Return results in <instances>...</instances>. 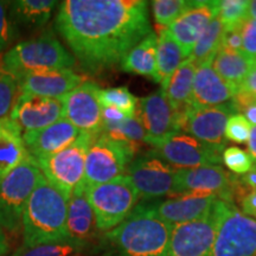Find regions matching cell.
Wrapping results in <instances>:
<instances>
[{
    "label": "cell",
    "instance_id": "41",
    "mask_svg": "<svg viewBox=\"0 0 256 256\" xmlns=\"http://www.w3.org/2000/svg\"><path fill=\"white\" fill-rule=\"evenodd\" d=\"M242 51L256 58V19L247 18L242 25Z\"/></svg>",
    "mask_w": 256,
    "mask_h": 256
},
{
    "label": "cell",
    "instance_id": "5",
    "mask_svg": "<svg viewBox=\"0 0 256 256\" xmlns=\"http://www.w3.org/2000/svg\"><path fill=\"white\" fill-rule=\"evenodd\" d=\"M136 151V144L113 139L104 133L95 138L86 158V186L110 183L124 177Z\"/></svg>",
    "mask_w": 256,
    "mask_h": 256
},
{
    "label": "cell",
    "instance_id": "20",
    "mask_svg": "<svg viewBox=\"0 0 256 256\" xmlns=\"http://www.w3.org/2000/svg\"><path fill=\"white\" fill-rule=\"evenodd\" d=\"M81 132L66 118L51 126L23 134L28 153L34 160L62 151L78 139Z\"/></svg>",
    "mask_w": 256,
    "mask_h": 256
},
{
    "label": "cell",
    "instance_id": "24",
    "mask_svg": "<svg viewBox=\"0 0 256 256\" xmlns=\"http://www.w3.org/2000/svg\"><path fill=\"white\" fill-rule=\"evenodd\" d=\"M28 156L22 128L11 118L0 119V182Z\"/></svg>",
    "mask_w": 256,
    "mask_h": 256
},
{
    "label": "cell",
    "instance_id": "12",
    "mask_svg": "<svg viewBox=\"0 0 256 256\" xmlns=\"http://www.w3.org/2000/svg\"><path fill=\"white\" fill-rule=\"evenodd\" d=\"M224 200H217L209 215L172 229L168 256H212Z\"/></svg>",
    "mask_w": 256,
    "mask_h": 256
},
{
    "label": "cell",
    "instance_id": "16",
    "mask_svg": "<svg viewBox=\"0 0 256 256\" xmlns=\"http://www.w3.org/2000/svg\"><path fill=\"white\" fill-rule=\"evenodd\" d=\"M183 113L176 110L170 104L162 89L140 98L136 114L145 128V142L153 145L170 136L182 132Z\"/></svg>",
    "mask_w": 256,
    "mask_h": 256
},
{
    "label": "cell",
    "instance_id": "40",
    "mask_svg": "<svg viewBox=\"0 0 256 256\" xmlns=\"http://www.w3.org/2000/svg\"><path fill=\"white\" fill-rule=\"evenodd\" d=\"M232 102L236 110L242 112V115L249 124L256 126V95L238 89Z\"/></svg>",
    "mask_w": 256,
    "mask_h": 256
},
{
    "label": "cell",
    "instance_id": "7",
    "mask_svg": "<svg viewBox=\"0 0 256 256\" xmlns=\"http://www.w3.org/2000/svg\"><path fill=\"white\" fill-rule=\"evenodd\" d=\"M94 140L95 136L81 133L66 148L36 160L46 180L68 198L76 188L86 185V158Z\"/></svg>",
    "mask_w": 256,
    "mask_h": 256
},
{
    "label": "cell",
    "instance_id": "32",
    "mask_svg": "<svg viewBox=\"0 0 256 256\" xmlns=\"http://www.w3.org/2000/svg\"><path fill=\"white\" fill-rule=\"evenodd\" d=\"M98 100L101 106H110L122 112L127 118L136 115L139 100L134 96L127 87L100 89Z\"/></svg>",
    "mask_w": 256,
    "mask_h": 256
},
{
    "label": "cell",
    "instance_id": "42",
    "mask_svg": "<svg viewBox=\"0 0 256 256\" xmlns=\"http://www.w3.org/2000/svg\"><path fill=\"white\" fill-rule=\"evenodd\" d=\"M222 49L242 51V26L223 28Z\"/></svg>",
    "mask_w": 256,
    "mask_h": 256
},
{
    "label": "cell",
    "instance_id": "27",
    "mask_svg": "<svg viewBox=\"0 0 256 256\" xmlns=\"http://www.w3.org/2000/svg\"><path fill=\"white\" fill-rule=\"evenodd\" d=\"M156 34L151 32L130 50L121 62L124 72L147 76L158 81L156 76Z\"/></svg>",
    "mask_w": 256,
    "mask_h": 256
},
{
    "label": "cell",
    "instance_id": "33",
    "mask_svg": "<svg viewBox=\"0 0 256 256\" xmlns=\"http://www.w3.org/2000/svg\"><path fill=\"white\" fill-rule=\"evenodd\" d=\"M192 5L188 0H156L152 2V12L156 25L168 28Z\"/></svg>",
    "mask_w": 256,
    "mask_h": 256
},
{
    "label": "cell",
    "instance_id": "13",
    "mask_svg": "<svg viewBox=\"0 0 256 256\" xmlns=\"http://www.w3.org/2000/svg\"><path fill=\"white\" fill-rule=\"evenodd\" d=\"M151 146L156 156L176 168L220 165L222 162V150L208 145L183 132L170 136Z\"/></svg>",
    "mask_w": 256,
    "mask_h": 256
},
{
    "label": "cell",
    "instance_id": "47",
    "mask_svg": "<svg viewBox=\"0 0 256 256\" xmlns=\"http://www.w3.org/2000/svg\"><path fill=\"white\" fill-rule=\"evenodd\" d=\"M248 150L249 154L252 156V159L256 160V126H252L250 130V136L248 139Z\"/></svg>",
    "mask_w": 256,
    "mask_h": 256
},
{
    "label": "cell",
    "instance_id": "22",
    "mask_svg": "<svg viewBox=\"0 0 256 256\" xmlns=\"http://www.w3.org/2000/svg\"><path fill=\"white\" fill-rule=\"evenodd\" d=\"M238 86L226 82L214 70L211 64L197 68L192 88V107H214L232 101Z\"/></svg>",
    "mask_w": 256,
    "mask_h": 256
},
{
    "label": "cell",
    "instance_id": "35",
    "mask_svg": "<svg viewBox=\"0 0 256 256\" xmlns=\"http://www.w3.org/2000/svg\"><path fill=\"white\" fill-rule=\"evenodd\" d=\"M250 2L246 0H223L218 2V18L223 28L242 26L248 18Z\"/></svg>",
    "mask_w": 256,
    "mask_h": 256
},
{
    "label": "cell",
    "instance_id": "46",
    "mask_svg": "<svg viewBox=\"0 0 256 256\" xmlns=\"http://www.w3.org/2000/svg\"><path fill=\"white\" fill-rule=\"evenodd\" d=\"M240 90L250 92V94L256 95V68L249 74L238 87Z\"/></svg>",
    "mask_w": 256,
    "mask_h": 256
},
{
    "label": "cell",
    "instance_id": "45",
    "mask_svg": "<svg viewBox=\"0 0 256 256\" xmlns=\"http://www.w3.org/2000/svg\"><path fill=\"white\" fill-rule=\"evenodd\" d=\"M240 182H241L243 186L247 188V190H249V188L256 190V162L255 164H252V168L249 170L247 174H243L240 178Z\"/></svg>",
    "mask_w": 256,
    "mask_h": 256
},
{
    "label": "cell",
    "instance_id": "51",
    "mask_svg": "<svg viewBox=\"0 0 256 256\" xmlns=\"http://www.w3.org/2000/svg\"><path fill=\"white\" fill-rule=\"evenodd\" d=\"M72 256H90V255H89V252H76V254H74Z\"/></svg>",
    "mask_w": 256,
    "mask_h": 256
},
{
    "label": "cell",
    "instance_id": "48",
    "mask_svg": "<svg viewBox=\"0 0 256 256\" xmlns=\"http://www.w3.org/2000/svg\"><path fill=\"white\" fill-rule=\"evenodd\" d=\"M10 252V243L4 230L0 228V256H6Z\"/></svg>",
    "mask_w": 256,
    "mask_h": 256
},
{
    "label": "cell",
    "instance_id": "49",
    "mask_svg": "<svg viewBox=\"0 0 256 256\" xmlns=\"http://www.w3.org/2000/svg\"><path fill=\"white\" fill-rule=\"evenodd\" d=\"M248 18L256 19V0H254V2H250V4H249Z\"/></svg>",
    "mask_w": 256,
    "mask_h": 256
},
{
    "label": "cell",
    "instance_id": "15",
    "mask_svg": "<svg viewBox=\"0 0 256 256\" xmlns=\"http://www.w3.org/2000/svg\"><path fill=\"white\" fill-rule=\"evenodd\" d=\"M98 88L94 82H83L60 98L64 118L81 133L98 138L104 133Z\"/></svg>",
    "mask_w": 256,
    "mask_h": 256
},
{
    "label": "cell",
    "instance_id": "26",
    "mask_svg": "<svg viewBox=\"0 0 256 256\" xmlns=\"http://www.w3.org/2000/svg\"><path fill=\"white\" fill-rule=\"evenodd\" d=\"M196 70L197 66L192 60L188 58L185 60L160 88L165 92L170 104L180 113H183L191 106L192 88H194Z\"/></svg>",
    "mask_w": 256,
    "mask_h": 256
},
{
    "label": "cell",
    "instance_id": "6",
    "mask_svg": "<svg viewBox=\"0 0 256 256\" xmlns=\"http://www.w3.org/2000/svg\"><path fill=\"white\" fill-rule=\"evenodd\" d=\"M86 194L101 232L120 226L136 209L140 198L126 176L110 183L86 186Z\"/></svg>",
    "mask_w": 256,
    "mask_h": 256
},
{
    "label": "cell",
    "instance_id": "44",
    "mask_svg": "<svg viewBox=\"0 0 256 256\" xmlns=\"http://www.w3.org/2000/svg\"><path fill=\"white\" fill-rule=\"evenodd\" d=\"M241 212L250 218H256V190L249 191L246 196L240 200Z\"/></svg>",
    "mask_w": 256,
    "mask_h": 256
},
{
    "label": "cell",
    "instance_id": "31",
    "mask_svg": "<svg viewBox=\"0 0 256 256\" xmlns=\"http://www.w3.org/2000/svg\"><path fill=\"white\" fill-rule=\"evenodd\" d=\"M88 248V246L69 238L60 242L44 243L34 247L22 246L11 256H72L76 252H87Z\"/></svg>",
    "mask_w": 256,
    "mask_h": 256
},
{
    "label": "cell",
    "instance_id": "11",
    "mask_svg": "<svg viewBox=\"0 0 256 256\" xmlns=\"http://www.w3.org/2000/svg\"><path fill=\"white\" fill-rule=\"evenodd\" d=\"M212 256H256V220L224 202Z\"/></svg>",
    "mask_w": 256,
    "mask_h": 256
},
{
    "label": "cell",
    "instance_id": "14",
    "mask_svg": "<svg viewBox=\"0 0 256 256\" xmlns=\"http://www.w3.org/2000/svg\"><path fill=\"white\" fill-rule=\"evenodd\" d=\"M238 114L232 101L214 107H190L182 116V132L224 151L226 126L229 118Z\"/></svg>",
    "mask_w": 256,
    "mask_h": 256
},
{
    "label": "cell",
    "instance_id": "34",
    "mask_svg": "<svg viewBox=\"0 0 256 256\" xmlns=\"http://www.w3.org/2000/svg\"><path fill=\"white\" fill-rule=\"evenodd\" d=\"M104 133L113 138V139L136 144V145H138V142L146 140L145 128H144L142 120L138 116V114L133 118H126L120 124L107 128L104 130Z\"/></svg>",
    "mask_w": 256,
    "mask_h": 256
},
{
    "label": "cell",
    "instance_id": "23",
    "mask_svg": "<svg viewBox=\"0 0 256 256\" xmlns=\"http://www.w3.org/2000/svg\"><path fill=\"white\" fill-rule=\"evenodd\" d=\"M83 81L82 76L72 69H62L32 74L22 78L18 82V87L24 94L60 98L82 84Z\"/></svg>",
    "mask_w": 256,
    "mask_h": 256
},
{
    "label": "cell",
    "instance_id": "17",
    "mask_svg": "<svg viewBox=\"0 0 256 256\" xmlns=\"http://www.w3.org/2000/svg\"><path fill=\"white\" fill-rule=\"evenodd\" d=\"M217 200L215 196L184 194L165 200H147L142 206L160 220L174 226L209 215Z\"/></svg>",
    "mask_w": 256,
    "mask_h": 256
},
{
    "label": "cell",
    "instance_id": "21",
    "mask_svg": "<svg viewBox=\"0 0 256 256\" xmlns=\"http://www.w3.org/2000/svg\"><path fill=\"white\" fill-rule=\"evenodd\" d=\"M66 229L70 240L84 246H94L98 241L100 230L96 224L94 211L89 203L86 185L76 188L68 202Z\"/></svg>",
    "mask_w": 256,
    "mask_h": 256
},
{
    "label": "cell",
    "instance_id": "9",
    "mask_svg": "<svg viewBox=\"0 0 256 256\" xmlns=\"http://www.w3.org/2000/svg\"><path fill=\"white\" fill-rule=\"evenodd\" d=\"M240 178L229 174L220 165H208L194 168H178L176 174V194H194L215 196L220 200L240 203L248 194Z\"/></svg>",
    "mask_w": 256,
    "mask_h": 256
},
{
    "label": "cell",
    "instance_id": "18",
    "mask_svg": "<svg viewBox=\"0 0 256 256\" xmlns=\"http://www.w3.org/2000/svg\"><path fill=\"white\" fill-rule=\"evenodd\" d=\"M10 118L26 133L51 126L63 119L64 112L60 98L22 92L12 107Z\"/></svg>",
    "mask_w": 256,
    "mask_h": 256
},
{
    "label": "cell",
    "instance_id": "43",
    "mask_svg": "<svg viewBox=\"0 0 256 256\" xmlns=\"http://www.w3.org/2000/svg\"><path fill=\"white\" fill-rule=\"evenodd\" d=\"M101 115L102 122H104V130L120 124L127 118L122 112L114 107H110V106H101Z\"/></svg>",
    "mask_w": 256,
    "mask_h": 256
},
{
    "label": "cell",
    "instance_id": "39",
    "mask_svg": "<svg viewBox=\"0 0 256 256\" xmlns=\"http://www.w3.org/2000/svg\"><path fill=\"white\" fill-rule=\"evenodd\" d=\"M8 5L10 2H0V51L8 49L19 34L18 28L10 17Z\"/></svg>",
    "mask_w": 256,
    "mask_h": 256
},
{
    "label": "cell",
    "instance_id": "10",
    "mask_svg": "<svg viewBox=\"0 0 256 256\" xmlns=\"http://www.w3.org/2000/svg\"><path fill=\"white\" fill-rule=\"evenodd\" d=\"M177 170L150 151L133 159L127 168L126 177L140 197L145 200H153L174 196Z\"/></svg>",
    "mask_w": 256,
    "mask_h": 256
},
{
    "label": "cell",
    "instance_id": "37",
    "mask_svg": "<svg viewBox=\"0 0 256 256\" xmlns=\"http://www.w3.org/2000/svg\"><path fill=\"white\" fill-rule=\"evenodd\" d=\"M224 165L235 174H246L254 164V159L249 152L236 146H229L223 151Z\"/></svg>",
    "mask_w": 256,
    "mask_h": 256
},
{
    "label": "cell",
    "instance_id": "1",
    "mask_svg": "<svg viewBox=\"0 0 256 256\" xmlns=\"http://www.w3.org/2000/svg\"><path fill=\"white\" fill-rule=\"evenodd\" d=\"M55 28L86 70L100 72L124 56L152 32L144 0H66Z\"/></svg>",
    "mask_w": 256,
    "mask_h": 256
},
{
    "label": "cell",
    "instance_id": "36",
    "mask_svg": "<svg viewBox=\"0 0 256 256\" xmlns=\"http://www.w3.org/2000/svg\"><path fill=\"white\" fill-rule=\"evenodd\" d=\"M18 82L14 76L5 72L0 66V119L11 113L17 100Z\"/></svg>",
    "mask_w": 256,
    "mask_h": 256
},
{
    "label": "cell",
    "instance_id": "29",
    "mask_svg": "<svg viewBox=\"0 0 256 256\" xmlns=\"http://www.w3.org/2000/svg\"><path fill=\"white\" fill-rule=\"evenodd\" d=\"M156 83L164 84L185 58L178 43L170 34L168 28H160L156 36Z\"/></svg>",
    "mask_w": 256,
    "mask_h": 256
},
{
    "label": "cell",
    "instance_id": "25",
    "mask_svg": "<svg viewBox=\"0 0 256 256\" xmlns=\"http://www.w3.org/2000/svg\"><path fill=\"white\" fill-rule=\"evenodd\" d=\"M58 2L55 0H17L8 5L10 17L16 26L36 30L46 26Z\"/></svg>",
    "mask_w": 256,
    "mask_h": 256
},
{
    "label": "cell",
    "instance_id": "3",
    "mask_svg": "<svg viewBox=\"0 0 256 256\" xmlns=\"http://www.w3.org/2000/svg\"><path fill=\"white\" fill-rule=\"evenodd\" d=\"M172 229L171 224L138 204L120 226L106 232V238L126 256H168Z\"/></svg>",
    "mask_w": 256,
    "mask_h": 256
},
{
    "label": "cell",
    "instance_id": "8",
    "mask_svg": "<svg viewBox=\"0 0 256 256\" xmlns=\"http://www.w3.org/2000/svg\"><path fill=\"white\" fill-rule=\"evenodd\" d=\"M43 177L36 160L28 156L17 168L0 182V228L17 232L28 198Z\"/></svg>",
    "mask_w": 256,
    "mask_h": 256
},
{
    "label": "cell",
    "instance_id": "50",
    "mask_svg": "<svg viewBox=\"0 0 256 256\" xmlns=\"http://www.w3.org/2000/svg\"><path fill=\"white\" fill-rule=\"evenodd\" d=\"M98 256H126V255H124L122 252L116 250V249H113V250H108V252H102V254H100Z\"/></svg>",
    "mask_w": 256,
    "mask_h": 256
},
{
    "label": "cell",
    "instance_id": "38",
    "mask_svg": "<svg viewBox=\"0 0 256 256\" xmlns=\"http://www.w3.org/2000/svg\"><path fill=\"white\" fill-rule=\"evenodd\" d=\"M250 130V124L242 114H234L226 122L224 136H226V140H230V142L238 144H244L248 142Z\"/></svg>",
    "mask_w": 256,
    "mask_h": 256
},
{
    "label": "cell",
    "instance_id": "30",
    "mask_svg": "<svg viewBox=\"0 0 256 256\" xmlns=\"http://www.w3.org/2000/svg\"><path fill=\"white\" fill-rule=\"evenodd\" d=\"M223 34V24L220 20L218 14L211 20L200 37L198 38L197 43L194 44L188 60L194 63L197 68L212 63L218 51L220 50Z\"/></svg>",
    "mask_w": 256,
    "mask_h": 256
},
{
    "label": "cell",
    "instance_id": "28",
    "mask_svg": "<svg viewBox=\"0 0 256 256\" xmlns=\"http://www.w3.org/2000/svg\"><path fill=\"white\" fill-rule=\"evenodd\" d=\"M212 68L226 82L238 86L256 68V58L243 51L222 49L212 60Z\"/></svg>",
    "mask_w": 256,
    "mask_h": 256
},
{
    "label": "cell",
    "instance_id": "4",
    "mask_svg": "<svg viewBox=\"0 0 256 256\" xmlns=\"http://www.w3.org/2000/svg\"><path fill=\"white\" fill-rule=\"evenodd\" d=\"M76 58L51 32L24 40L2 56V68L17 80L32 74L70 69Z\"/></svg>",
    "mask_w": 256,
    "mask_h": 256
},
{
    "label": "cell",
    "instance_id": "2",
    "mask_svg": "<svg viewBox=\"0 0 256 256\" xmlns=\"http://www.w3.org/2000/svg\"><path fill=\"white\" fill-rule=\"evenodd\" d=\"M68 202L69 198L44 176L40 178L28 198L22 218L24 247L69 240Z\"/></svg>",
    "mask_w": 256,
    "mask_h": 256
},
{
    "label": "cell",
    "instance_id": "19",
    "mask_svg": "<svg viewBox=\"0 0 256 256\" xmlns=\"http://www.w3.org/2000/svg\"><path fill=\"white\" fill-rule=\"evenodd\" d=\"M217 14L218 2H192L190 8L168 28L185 57L188 58L198 38Z\"/></svg>",
    "mask_w": 256,
    "mask_h": 256
}]
</instances>
